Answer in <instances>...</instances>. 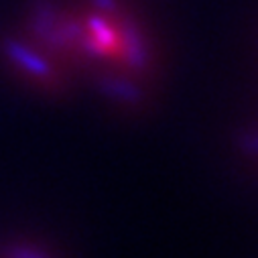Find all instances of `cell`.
Here are the masks:
<instances>
[]
</instances>
